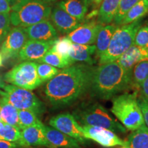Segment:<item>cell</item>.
<instances>
[{"label":"cell","instance_id":"cell-1","mask_svg":"<svg viewBox=\"0 0 148 148\" xmlns=\"http://www.w3.org/2000/svg\"><path fill=\"white\" fill-rule=\"evenodd\" d=\"M94 68L86 64H72L48 81L45 94L51 106H69L89 91Z\"/></svg>","mask_w":148,"mask_h":148},{"label":"cell","instance_id":"cell-2","mask_svg":"<svg viewBox=\"0 0 148 148\" xmlns=\"http://www.w3.org/2000/svg\"><path fill=\"white\" fill-rule=\"evenodd\" d=\"M130 86V71L114 61L94 68L89 92L92 97L108 100Z\"/></svg>","mask_w":148,"mask_h":148},{"label":"cell","instance_id":"cell-3","mask_svg":"<svg viewBox=\"0 0 148 148\" xmlns=\"http://www.w3.org/2000/svg\"><path fill=\"white\" fill-rule=\"evenodd\" d=\"M51 7L40 0H21L11 7L10 23L14 27H27L50 17Z\"/></svg>","mask_w":148,"mask_h":148},{"label":"cell","instance_id":"cell-4","mask_svg":"<svg viewBox=\"0 0 148 148\" xmlns=\"http://www.w3.org/2000/svg\"><path fill=\"white\" fill-rule=\"evenodd\" d=\"M72 114L82 126L101 127L117 133H125L127 130L99 103H83L77 107Z\"/></svg>","mask_w":148,"mask_h":148},{"label":"cell","instance_id":"cell-5","mask_svg":"<svg viewBox=\"0 0 148 148\" xmlns=\"http://www.w3.org/2000/svg\"><path fill=\"white\" fill-rule=\"evenodd\" d=\"M112 99L111 112L125 128L134 131L145 125L136 92H125Z\"/></svg>","mask_w":148,"mask_h":148},{"label":"cell","instance_id":"cell-6","mask_svg":"<svg viewBox=\"0 0 148 148\" xmlns=\"http://www.w3.org/2000/svg\"><path fill=\"white\" fill-rule=\"evenodd\" d=\"M141 25L140 19L117 27L111 38L108 49L99 58V64L117 60L134 45L135 36Z\"/></svg>","mask_w":148,"mask_h":148},{"label":"cell","instance_id":"cell-7","mask_svg":"<svg viewBox=\"0 0 148 148\" xmlns=\"http://www.w3.org/2000/svg\"><path fill=\"white\" fill-rule=\"evenodd\" d=\"M2 89H0V97L5 98L18 110H30L37 116L41 115L45 112V104L32 90L12 84H5Z\"/></svg>","mask_w":148,"mask_h":148},{"label":"cell","instance_id":"cell-8","mask_svg":"<svg viewBox=\"0 0 148 148\" xmlns=\"http://www.w3.org/2000/svg\"><path fill=\"white\" fill-rule=\"evenodd\" d=\"M36 67L37 63L32 61L21 62L5 74V81L17 87L34 90L42 83L38 76Z\"/></svg>","mask_w":148,"mask_h":148},{"label":"cell","instance_id":"cell-9","mask_svg":"<svg viewBox=\"0 0 148 148\" xmlns=\"http://www.w3.org/2000/svg\"><path fill=\"white\" fill-rule=\"evenodd\" d=\"M49 125L70 137L76 140L79 143L86 144L87 140L84 134V130L73 114L69 112L59 114L49 119Z\"/></svg>","mask_w":148,"mask_h":148},{"label":"cell","instance_id":"cell-10","mask_svg":"<svg viewBox=\"0 0 148 148\" xmlns=\"http://www.w3.org/2000/svg\"><path fill=\"white\" fill-rule=\"evenodd\" d=\"M28 38L24 27H14L10 29L1 45V53L3 58L8 59L18 57L19 51Z\"/></svg>","mask_w":148,"mask_h":148},{"label":"cell","instance_id":"cell-11","mask_svg":"<svg viewBox=\"0 0 148 148\" xmlns=\"http://www.w3.org/2000/svg\"><path fill=\"white\" fill-rule=\"evenodd\" d=\"M86 139L92 140L105 147L127 145L126 140L120 138L115 133L104 127L95 126H82Z\"/></svg>","mask_w":148,"mask_h":148},{"label":"cell","instance_id":"cell-12","mask_svg":"<svg viewBox=\"0 0 148 148\" xmlns=\"http://www.w3.org/2000/svg\"><path fill=\"white\" fill-rule=\"evenodd\" d=\"M103 25H103L99 22H89L79 25L66 36L73 43L81 45H93L95 43L98 33Z\"/></svg>","mask_w":148,"mask_h":148},{"label":"cell","instance_id":"cell-13","mask_svg":"<svg viewBox=\"0 0 148 148\" xmlns=\"http://www.w3.org/2000/svg\"><path fill=\"white\" fill-rule=\"evenodd\" d=\"M54 40H27L18 53L20 60L39 61L52 47Z\"/></svg>","mask_w":148,"mask_h":148},{"label":"cell","instance_id":"cell-14","mask_svg":"<svg viewBox=\"0 0 148 148\" xmlns=\"http://www.w3.org/2000/svg\"><path fill=\"white\" fill-rule=\"evenodd\" d=\"M49 18L56 30L62 34H69L82 25V21L69 15L58 6L55 7L51 10Z\"/></svg>","mask_w":148,"mask_h":148},{"label":"cell","instance_id":"cell-15","mask_svg":"<svg viewBox=\"0 0 148 148\" xmlns=\"http://www.w3.org/2000/svg\"><path fill=\"white\" fill-rule=\"evenodd\" d=\"M27 38L30 40H56L58 34L53 24L48 20L40 21L31 26L24 27Z\"/></svg>","mask_w":148,"mask_h":148},{"label":"cell","instance_id":"cell-16","mask_svg":"<svg viewBox=\"0 0 148 148\" xmlns=\"http://www.w3.org/2000/svg\"><path fill=\"white\" fill-rule=\"evenodd\" d=\"M42 127L29 126L23 127L21 130V138L18 140V147H32V146H46L51 147L42 132Z\"/></svg>","mask_w":148,"mask_h":148},{"label":"cell","instance_id":"cell-17","mask_svg":"<svg viewBox=\"0 0 148 148\" xmlns=\"http://www.w3.org/2000/svg\"><path fill=\"white\" fill-rule=\"evenodd\" d=\"M42 130L45 138L52 147L60 148L80 147L76 140L52 127L44 125Z\"/></svg>","mask_w":148,"mask_h":148},{"label":"cell","instance_id":"cell-18","mask_svg":"<svg viewBox=\"0 0 148 148\" xmlns=\"http://www.w3.org/2000/svg\"><path fill=\"white\" fill-rule=\"evenodd\" d=\"M148 59V48L133 45L116 62L127 71H130L135 64Z\"/></svg>","mask_w":148,"mask_h":148},{"label":"cell","instance_id":"cell-19","mask_svg":"<svg viewBox=\"0 0 148 148\" xmlns=\"http://www.w3.org/2000/svg\"><path fill=\"white\" fill-rule=\"evenodd\" d=\"M96 51L95 45H81L72 43L71 49L69 52V58L75 63V62H84L92 65L95 63L92 56Z\"/></svg>","mask_w":148,"mask_h":148},{"label":"cell","instance_id":"cell-20","mask_svg":"<svg viewBox=\"0 0 148 148\" xmlns=\"http://www.w3.org/2000/svg\"><path fill=\"white\" fill-rule=\"evenodd\" d=\"M57 6L80 21L84 20L88 8L82 0H62L57 3Z\"/></svg>","mask_w":148,"mask_h":148},{"label":"cell","instance_id":"cell-21","mask_svg":"<svg viewBox=\"0 0 148 148\" xmlns=\"http://www.w3.org/2000/svg\"><path fill=\"white\" fill-rule=\"evenodd\" d=\"M117 27L118 25H116V24L110 23L103 25L99 30L95 45L96 48V56L98 58H99L108 49L111 38Z\"/></svg>","mask_w":148,"mask_h":148},{"label":"cell","instance_id":"cell-22","mask_svg":"<svg viewBox=\"0 0 148 148\" xmlns=\"http://www.w3.org/2000/svg\"><path fill=\"white\" fill-rule=\"evenodd\" d=\"M120 0H102L98 12V22L103 25L113 21L117 12Z\"/></svg>","mask_w":148,"mask_h":148},{"label":"cell","instance_id":"cell-23","mask_svg":"<svg viewBox=\"0 0 148 148\" xmlns=\"http://www.w3.org/2000/svg\"><path fill=\"white\" fill-rule=\"evenodd\" d=\"M0 110L1 119L5 123L21 130V127L18 120V110L2 97H0Z\"/></svg>","mask_w":148,"mask_h":148},{"label":"cell","instance_id":"cell-24","mask_svg":"<svg viewBox=\"0 0 148 148\" xmlns=\"http://www.w3.org/2000/svg\"><path fill=\"white\" fill-rule=\"evenodd\" d=\"M148 77V59L136 63L130 71V85L139 90L142 83Z\"/></svg>","mask_w":148,"mask_h":148},{"label":"cell","instance_id":"cell-25","mask_svg":"<svg viewBox=\"0 0 148 148\" xmlns=\"http://www.w3.org/2000/svg\"><path fill=\"white\" fill-rule=\"evenodd\" d=\"M148 14V0H140L130 9L122 20L121 25H126L140 20Z\"/></svg>","mask_w":148,"mask_h":148},{"label":"cell","instance_id":"cell-26","mask_svg":"<svg viewBox=\"0 0 148 148\" xmlns=\"http://www.w3.org/2000/svg\"><path fill=\"white\" fill-rule=\"evenodd\" d=\"M130 148H148V128L145 125L141 126L128 136L126 140Z\"/></svg>","mask_w":148,"mask_h":148},{"label":"cell","instance_id":"cell-27","mask_svg":"<svg viewBox=\"0 0 148 148\" xmlns=\"http://www.w3.org/2000/svg\"><path fill=\"white\" fill-rule=\"evenodd\" d=\"M38 62L48 64L59 69H64L74 64L71 58H64L51 49H49Z\"/></svg>","mask_w":148,"mask_h":148},{"label":"cell","instance_id":"cell-28","mask_svg":"<svg viewBox=\"0 0 148 148\" xmlns=\"http://www.w3.org/2000/svg\"><path fill=\"white\" fill-rule=\"evenodd\" d=\"M18 114L21 130L23 127L29 126H36L39 127L43 126V123L40 121L36 114L32 111L27 110H18Z\"/></svg>","mask_w":148,"mask_h":148},{"label":"cell","instance_id":"cell-29","mask_svg":"<svg viewBox=\"0 0 148 148\" xmlns=\"http://www.w3.org/2000/svg\"><path fill=\"white\" fill-rule=\"evenodd\" d=\"M21 136V130L6 123L0 130V140H1L13 142L17 144Z\"/></svg>","mask_w":148,"mask_h":148},{"label":"cell","instance_id":"cell-30","mask_svg":"<svg viewBox=\"0 0 148 148\" xmlns=\"http://www.w3.org/2000/svg\"><path fill=\"white\" fill-rule=\"evenodd\" d=\"M72 42L66 36H64L61 38H57L55 40L54 43L51 49L56 51L61 56L65 58H69V52L71 49Z\"/></svg>","mask_w":148,"mask_h":148},{"label":"cell","instance_id":"cell-31","mask_svg":"<svg viewBox=\"0 0 148 148\" xmlns=\"http://www.w3.org/2000/svg\"><path fill=\"white\" fill-rule=\"evenodd\" d=\"M37 74L42 82L50 80L60 72L58 68L45 63H37Z\"/></svg>","mask_w":148,"mask_h":148},{"label":"cell","instance_id":"cell-32","mask_svg":"<svg viewBox=\"0 0 148 148\" xmlns=\"http://www.w3.org/2000/svg\"><path fill=\"white\" fill-rule=\"evenodd\" d=\"M140 0H120L117 12L114 18V23L116 25H120L122 20L125 17V14L133 5L136 4Z\"/></svg>","mask_w":148,"mask_h":148},{"label":"cell","instance_id":"cell-33","mask_svg":"<svg viewBox=\"0 0 148 148\" xmlns=\"http://www.w3.org/2000/svg\"><path fill=\"white\" fill-rule=\"evenodd\" d=\"M10 19L9 13H0V45L10 30Z\"/></svg>","mask_w":148,"mask_h":148},{"label":"cell","instance_id":"cell-34","mask_svg":"<svg viewBox=\"0 0 148 148\" xmlns=\"http://www.w3.org/2000/svg\"><path fill=\"white\" fill-rule=\"evenodd\" d=\"M134 45L148 48V26L140 27L135 36Z\"/></svg>","mask_w":148,"mask_h":148},{"label":"cell","instance_id":"cell-35","mask_svg":"<svg viewBox=\"0 0 148 148\" xmlns=\"http://www.w3.org/2000/svg\"><path fill=\"white\" fill-rule=\"evenodd\" d=\"M138 102L143 114L145 125L148 128V102L139 98H138Z\"/></svg>","mask_w":148,"mask_h":148},{"label":"cell","instance_id":"cell-36","mask_svg":"<svg viewBox=\"0 0 148 148\" xmlns=\"http://www.w3.org/2000/svg\"><path fill=\"white\" fill-rule=\"evenodd\" d=\"M139 97L138 98L148 102V77L142 83L141 86L139 88Z\"/></svg>","mask_w":148,"mask_h":148},{"label":"cell","instance_id":"cell-37","mask_svg":"<svg viewBox=\"0 0 148 148\" xmlns=\"http://www.w3.org/2000/svg\"><path fill=\"white\" fill-rule=\"evenodd\" d=\"M11 6L7 0H0V13H10Z\"/></svg>","mask_w":148,"mask_h":148},{"label":"cell","instance_id":"cell-38","mask_svg":"<svg viewBox=\"0 0 148 148\" xmlns=\"http://www.w3.org/2000/svg\"><path fill=\"white\" fill-rule=\"evenodd\" d=\"M18 145L13 142L0 140V148H18Z\"/></svg>","mask_w":148,"mask_h":148},{"label":"cell","instance_id":"cell-39","mask_svg":"<svg viewBox=\"0 0 148 148\" xmlns=\"http://www.w3.org/2000/svg\"><path fill=\"white\" fill-rule=\"evenodd\" d=\"M7 1H8V3H10V6L12 7V5H15L16 3H17L18 2H19V1H21V0H7Z\"/></svg>","mask_w":148,"mask_h":148},{"label":"cell","instance_id":"cell-40","mask_svg":"<svg viewBox=\"0 0 148 148\" xmlns=\"http://www.w3.org/2000/svg\"><path fill=\"white\" fill-rule=\"evenodd\" d=\"M82 1H84V2L88 5V6L91 4L92 2H93V0H82Z\"/></svg>","mask_w":148,"mask_h":148},{"label":"cell","instance_id":"cell-41","mask_svg":"<svg viewBox=\"0 0 148 148\" xmlns=\"http://www.w3.org/2000/svg\"><path fill=\"white\" fill-rule=\"evenodd\" d=\"M3 57L2 54L0 53V66H3Z\"/></svg>","mask_w":148,"mask_h":148},{"label":"cell","instance_id":"cell-42","mask_svg":"<svg viewBox=\"0 0 148 148\" xmlns=\"http://www.w3.org/2000/svg\"><path fill=\"white\" fill-rule=\"evenodd\" d=\"M5 84L4 82H3V81L1 79V77H0V89H1V88H3V87L5 86Z\"/></svg>","mask_w":148,"mask_h":148},{"label":"cell","instance_id":"cell-43","mask_svg":"<svg viewBox=\"0 0 148 148\" xmlns=\"http://www.w3.org/2000/svg\"><path fill=\"white\" fill-rule=\"evenodd\" d=\"M40 1H43V2H45V3H49L53 2V1H56V0H40Z\"/></svg>","mask_w":148,"mask_h":148},{"label":"cell","instance_id":"cell-44","mask_svg":"<svg viewBox=\"0 0 148 148\" xmlns=\"http://www.w3.org/2000/svg\"><path fill=\"white\" fill-rule=\"evenodd\" d=\"M101 1H102V0H93V2L95 3L96 5H99L101 3Z\"/></svg>","mask_w":148,"mask_h":148},{"label":"cell","instance_id":"cell-45","mask_svg":"<svg viewBox=\"0 0 148 148\" xmlns=\"http://www.w3.org/2000/svg\"><path fill=\"white\" fill-rule=\"evenodd\" d=\"M5 124V123L3 121H0V130L2 129V127L4 126Z\"/></svg>","mask_w":148,"mask_h":148},{"label":"cell","instance_id":"cell-46","mask_svg":"<svg viewBox=\"0 0 148 148\" xmlns=\"http://www.w3.org/2000/svg\"><path fill=\"white\" fill-rule=\"evenodd\" d=\"M49 148H60V147H52V146H51V147H49ZM64 148H82V147H64Z\"/></svg>","mask_w":148,"mask_h":148},{"label":"cell","instance_id":"cell-47","mask_svg":"<svg viewBox=\"0 0 148 148\" xmlns=\"http://www.w3.org/2000/svg\"><path fill=\"white\" fill-rule=\"evenodd\" d=\"M120 148H130L128 146H127V145H124V146H121V147Z\"/></svg>","mask_w":148,"mask_h":148},{"label":"cell","instance_id":"cell-48","mask_svg":"<svg viewBox=\"0 0 148 148\" xmlns=\"http://www.w3.org/2000/svg\"><path fill=\"white\" fill-rule=\"evenodd\" d=\"M0 121H2V119H1V110H0Z\"/></svg>","mask_w":148,"mask_h":148},{"label":"cell","instance_id":"cell-49","mask_svg":"<svg viewBox=\"0 0 148 148\" xmlns=\"http://www.w3.org/2000/svg\"><path fill=\"white\" fill-rule=\"evenodd\" d=\"M21 148H33L32 147H21Z\"/></svg>","mask_w":148,"mask_h":148}]
</instances>
